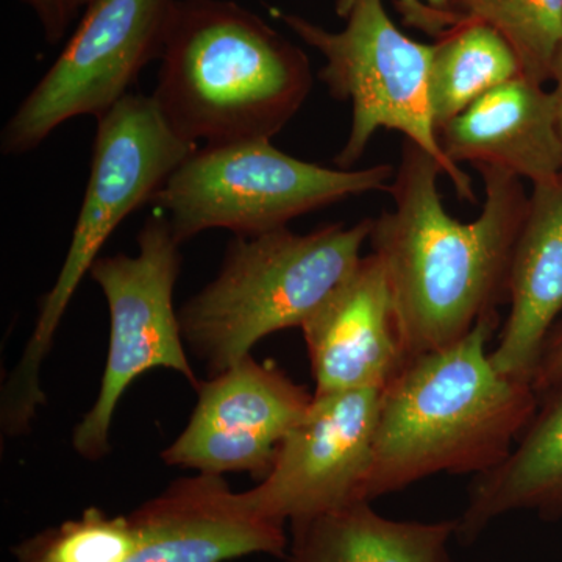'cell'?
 <instances>
[{"label":"cell","mask_w":562,"mask_h":562,"mask_svg":"<svg viewBox=\"0 0 562 562\" xmlns=\"http://www.w3.org/2000/svg\"><path fill=\"white\" fill-rule=\"evenodd\" d=\"M128 516L138 531L128 562H227L249 554L284 560L290 547L283 524L213 473L176 480Z\"/></svg>","instance_id":"7c38bea8"},{"label":"cell","mask_w":562,"mask_h":562,"mask_svg":"<svg viewBox=\"0 0 562 562\" xmlns=\"http://www.w3.org/2000/svg\"><path fill=\"white\" fill-rule=\"evenodd\" d=\"M138 547L131 516L85 509L79 519L36 532L13 547L14 562H128Z\"/></svg>","instance_id":"ffe728a7"},{"label":"cell","mask_w":562,"mask_h":562,"mask_svg":"<svg viewBox=\"0 0 562 562\" xmlns=\"http://www.w3.org/2000/svg\"><path fill=\"white\" fill-rule=\"evenodd\" d=\"M290 525L286 562H454L457 519L392 520L360 502Z\"/></svg>","instance_id":"e0dca14e"},{"label":"cell","mask_w":562,"mask_h":562,"mask_svg":"<svg viewBox=\"0 0 562 562\" xmlns=\"http://www.w3.org/2000/svg\"><path fill=\"white\" fill-rule=\"evenodd\" d=\"M508 301L512 310L491 362L503 376L531 383L562 312V176L532 187L514 247Z\"/></svg>","instance_id":"9a60e30c"},{"label":"cell","mask_w":562,"mask_h":562,"mask_svg":"<svg viewBox=\"0 0 562 562\" xmlns=\"http://www.w3.org/2000/svg\"><path fill=\"white\" fill-rule=\"evenodd\" d=\"M475 169L484 183L482 213L453 220L438 190L441 166L405 139L390 187L394 206L373 220L369 241L386 272L406 362L460 342L508 299L530 198L513 173Z\"/></svg>","instance_id":"6da1fadb"},{"label":"cell","mask_w":562,"mask_h":562,"mask_svg":"<svg viewBox=\"0 0 562 562\" xmlns=\"http://www.w3.org/2000/svg\"><path fill=\"white\" fill-rule=\"evenodd\" d=\"M355 2L357 0H338V16L346 20ZM397 7L405 16L406 24L436 36H441L457 24L454 16L458 14L453 11V0H398Z\"/></svg>","instance_id":"44dd1931"},{"label":"cell","mask_w":562,"mask_h":562,"mask_svg":"<svg viewBox=\"0 0 562 562\" xmlns=\"http://www.w3.org/2000/svg\"><path fill=\"white\" fill-rule=\"evenodd\" d=\"M531 386L539 401L562 390V324L550 333L543 346Z\"/></svg>","instance_id":"7402d4cb"},{"label":"cell","mask_w":562,"mask_h":562,"mask_svg":"<svg viewBox=\"0 0 562 562\" xmlns=\"http://www.w3.org/2000/svg\"><path fill=\"white\" fill-rule=\"evenodd\" d=\"M395 169H330L291 157L271 139L199 147L151 199L180 244L225 228L235 236L280 231L303 214L353 195L390 191Z\"/></svg>","instance_id":"8992f818"},{"label":"cell","mask_w":562,"mask_h":562,"mask_svg":"<svg viewBox=\"0 0 562 562\" xmlns=\"http://www.w3.org/2000/svg\"><path fill=\"white\" fill-rule=\"evenodd\" d=\"M91 2L92 0H69L70 10L76 14L80 9H87Z\"/></svg>","instance_id":"d4e9b609"},{"label":"cell","mask_w":562,"mask_h":562,"mask_svg":"<svg viewBox=\"0 0 562 562\" xmlns=\"http://www.w3.org/2000/svg\"><path fill=\"white\" fill-rule=\"evenodd\" d=\"M181 244L160 211L138 233V254L99 257L91 279L99 284L110 312V344L101 390L72 435L85 460L110 452V430L122 395L151 369L180 373L194 390L201 386L181 336L173 291L181 268Z\"/></svg>","instance_id":"ba28073f"},{"label":"cell","mask_w":562,"mask_h":562,"mask_svg":"<svg viewBox=\"0 0 562 562\" xmlns=\"http://www.w3.org/2000/svg\"><path fill=\"white\" fill-rule=\"evenodd\" d=\"M553 81V95L557 101L558 121H560V131L562 136V43L558 49L557 57H554L552 80Z\"/></svg>","instance_id":"cb8c5ba5"},{"label":"cell","mask_w":562,"mask_h":562,"mask_svg":"<svg viewBox=\"0 0 562 562\" xmlns=\"http://www.w3.org/2000/svg\"><path fill=\"white\" fill-rule=\"evenodd\" d=\"M314 394L383 387L406 364L386 272L375 254L302 327Z\"/></svg>","instance_id":"4fadbf2b"},{"label":"cell","mask_w":562,"mask_h":562,"mask_svg":"<svg viewBox=\"0 0 562 562\" xmlns=\"http://www.w3.org/2000/svg\"><path fill=\"white\" fill-rule=\"evenodd\" d=\"M450 162L494 166L536 184L562 176V136L552 90L525 76L473 102L438 133Z\"/></svg>","instance_id":"5bb4252c"},{"label":"cell","mask_w":562,"mask_h":562,"mask_svg":"<svg viewBox=\"0 0 562 562\" xmlns=\"http://www.w3.org/2000/svg\"><path fill=\"white\" fill-rule=\"evenodd\" d=\"M272 14L324 55L327 63L319 79L336 101L351 103L349 138L336 155V168H353L373 135L387 128L428 151L461 201L479 203L471 177L446 157L432 122L428 95L432 46L406 36L382 0H357L341 32L286 11L272 10Z\"/></svg>","instance_id":"52a82bcc"},{"label":"cell","mask_w":562,"mask_h":562,"mask_svg":"<svg viewBox=\"0 0 562 562\" xmlns=\"http://www.w3.org/2000/svg\"><path fill=\"white\" fill-rule=\"evenodd\" d=\"M199 147L169 127L151 95L128 94L98 120L91 172L58 279L40 303L38 319L0 397V427L9 438L31 430L40 406L41 368L80 281L128 216L151 202Z\"/></svg>","instance_id":"5b68a950"},{"label":"cell","mask_w":562,"mask_h":562,"mask_svg":"<svg viewBox=\"0 0 562 562\" xmlns=\"http://www.w3.org/2000/svg\"><path fill=\"white\" fill-rule=\"evenodd\" d=\"M522 76L508 43L490 25L462 21L432 44L428 95L436 131L506 81Z\"/></svg>","instance_id":"ac0fdd59"},{"label":"cell","mask_w":562,"mask_h":562,"mask_svg":"<svg viewBox=\"0 0 562 562\" xmlns=\"http://www.w3.org/2000/svg\"><path fill=\"white\" fill-rule=\"evenodd\" d=\"M462 21L490 25L512 46L522 76L546 85L562 43V0H453Z\"/></svg>","instance_id":"d6986e66"},{"label":"cell","mask_w":562,"mask_h":562,"mask_svg":"<svg viewBox=\"0 0 562 562\" xmlns=\"http://www.w3.org/2000/svg\"><path fill=\"white\" fill-rule=\"evenodd\" d=\"M160 61L151 98L198 147L272 139L313 87L306 55L233 0H177Z\"/></svg>","instance_id":"3957f363"},{"label":"cell","mask_w":562,"mask_h":562,"mask_svg":"<svg viewBox=\"0 0 562 562\" xmlns=\"http://www.w3.org/2000/svg\"><path fill=\"white\" fill-rule=\"evenodd\" d=\"M177 0H92L54 65L3 127L5 155L35 150L66 121L95 120L161 57Z\"/></svg>","instance_id":"9c48e42d"},{"label":"cell","mask_w":562,"mask_h":562,"mask_svg":"<svg viewBox=\"0 0 562 562\" xmlns=\"http://www.w3.org/2000/svg\"><path fill=\"white\" fill-rule=\"evenodd\" d=\"M498 313L460 342L406 362L383 387L368 501L438 475H483L501 465L538 413L531 383L497 372L487 344Z\"/></svg>","instance_id":"7a4b0ae2"},{"label":"cell","mask_w":562,"mask_h":562,"mask_svg":"<svg viewBox=\"0 0 562 562\" xmlns=\"http://www.w3.org/2000/svg\"><path fill=\"white\" fill-rule=\"evenodd\" d=\"M373 220L235 236L216 279L179 312L184 346L211 376L232 368L273 333L303 327L349 280Z\"/></svg>","instance_id":"277c9868"},{"label":"cell","mask_w":562,"mask_h":562,"mask_svg":"<svg viewBox=\"0 0 562 562\" xmlns=\"http://www.w3.org/2000/svg\"><path fill=\"white\" fill-rule=\"evenodd\" d=\"M41 22L44 36L49 43H57L65 36L74 13L69 0H24Z\"/></svg>","instance_id":"603a6c76"},{"label":"cell","mask_w":562,"mask_h":562,"mask_svg":"<svg viewBox=\"0 0 562 562\" xmlns=\"http://www.w3.org/2000/svg\"><path fill=\"white\" fill-rule=\"evenodd\" d=\"M195 391L191 419L161 460L213 475L247 472L258 482L269 475L281 442L313 401L277 366L251 355Z\"/></svg>","instance_id":"8fae6325"},{"label":"cell","mask_w":562,"mask_h":562,"mask_svg":"<svg viewBox=\"0 0 562 562\" xmlns=\"http://www.w3.org/2000/svg\"><path fill=\"white\" fill-rule=\"evenodd\" d=\"M382 391L313 394L305 416L281 442L269 475L246 491L250 505L286 525L369 502Z\"/></svg>","instance_id":"30bf717a"},{"label":"cell","mask_w":562,"mask_h":562,"mask_svg":"<svg viewBox=\"0 0 562 562\" xmlns=\"http://www.w3.org/2000/svg\"><path fill=\"white\" fill-rule=\"evenodd\" d=\"M543 401L508 458L473 480L457 519L454 539L461 546L471 547L492 522L514 512L536 513L546 522L561 519L562 390Z\"/></svg>","instance_id":"2e32d148"}]
</instances>
